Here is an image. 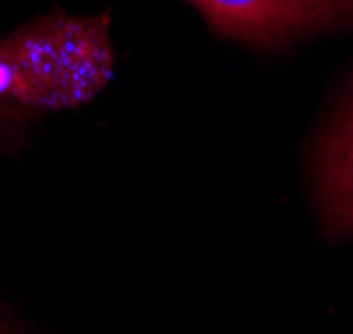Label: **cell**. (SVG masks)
<instances>
[{"label": "cell", "instance_id": "6da1fadb", "mask_svg": "<svg viewBox=\"0 0 353 334\" xmlns=\"http://www.w3.org/2000/svg\"><path fill=\"white\" fill-rule=\"evenodd\" d=\"M114 67L109 17L51 11L0 35V141L40 114L74 109Z\"/></svg>", "mask_w": 353, "mask_h": 334}, {"label": "cell", "instance_id": "7a4b0ae2", "mask_svg": "<svg viewBox=\"0 0 353 334\" xmlns=\"http://www.w3.org/2000/svg\"><path fill=\"white\" fill-rule=\"evenodd\" d=\"M212 32L250 48H284L295 40L353 27V0H189Z\"/></svg>", "mask_w": 353, "mask_h": 334}, {"label": "cell", "instance_id": "3957f363", "mask_svg": "<svg viewBox=\"0 0 353 334\" xmlns=\"http://www.w3.org/2000/svg\"><path fill=\"white\" fill-rule=\"evenodd\" d=\"M308 173L324 231L337 239H353V74L316 130Z\"/></svg>", "mask_w": 353, "mask_h": 334}]
</instances>
